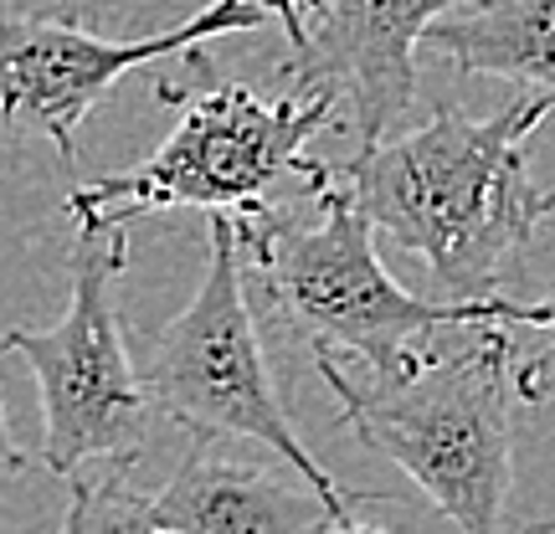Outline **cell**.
Returning a JSON list of instances; mask_svg holds the SVG:
<instances>
[{"instance_id":"9c48e42d","label":"cell","mask_w":555,"mask_h":534,"mask_svg":"<svg viewBox=\"0 0 555 534\" xmlns=\"http://www.w3.org/2000/svg\"><path fill=\"white\" fill-rule=\"evenodd\" d=\"M453 5L463 0H314L283 78L294 93L335 99V129L376 144L406 119L416 99V47Z\"/></svg>"},{"instance_id":"3957f363","label":"cell","mask_w":555,"mask_h":534,"mask_svg":"<svg viewBox=\"0 0 555 534\" xmlns=\"http://www.w3.org/2000/svg\"><path fill=\"white\" fill-rule=\"evenodd\" d=\"M515 324L474 318L448 324L386 370L350 360H314L339 401V421L397 463L448 524L494 534L515 494Z\"/></svg>"},{"instance_id":"6da1fadb","label":"cell","mask_w":555,"mask_h":534,"mask_svg":"<svg viewBox=\"0 0 555 534\" xmlns=\"http://www.w3.org/2000/svg\"><path fill=\"white\" fill-rule=\"evenodd\" d=\"M555 123V99L525 93L489 119L437 108L406 134L360 144L335 165L380 237L427 262L448 298H499L519 277L555 191L525 170V144Z\"/></svg>"},{"instance_id":"4fadbf2b","label":"cell","mask_w":555,"mask_h":534,"mask_svg":"<svg viewBox=\"0 0 555 534\" xmlns=\"http://www.w3.org/2000/svg\"><path fill=\"white\" fill-rule=\"evenodd\" d=\"M253 5H262L268 16L283 26V37H288V47H298L304 41V31H309V11H314V0H253Z\"/></svg>"},{"instance_id":"7c38bea8","label":"cell","mask_w":555,"mask_h":534,"mask_svg":"<svg viewBox=\"0 0 555 534\" xmlns=\"http://www.w3.org/2000/svg\"><path fill=\"white\" fill-rule=\"evenodd\" d=\"M0 355H5V344H0ZM37 463V453L31 447H21L16 432H11V421H5V396H0V483H11V478H21L26 468Z\"/></svg>"},{"instance_id":"ba28073f","label":"cell","mask_w":555,"mask_h":534,"mask_svg":"<svg viewBox=\"0 0 555 534\" xmlns=\"http://www.w3.org/2000/svg\"><path fill=\"white\" fill-rule=\"evenodd\" d=\"M129 463H108L103 473H78L73 504L62 515L67 534H330L345 519L283 468L227 457L221 437H191L176 473L159 489L139 494ZM350 534V530H345Z\"/></svg>"},{"instance_id":"277c9868","label":"cell","mask_w":555,"mask_h":534,"mask_svg":"<svg viewBox=\"0 0 555 534\" xmlns=\"http://www.w3.org/2000/svg\"><path fill=\"white\" fill-rule=\"evenodd\" d=\"M206 232H211V252H206L196 298L150 339V360H144L150 406L165 421H176L185 437L253 442L262 453H273L345 519V530H365L360 498L371 494H350L345 483H335L283 412L268 344H262L247 277H242L237 226L227 211H211Z\"/></svg>"},{"instance_id":"52a82bcc","label":"cell","mask_w":555,"mask_h":534,"mask_svg":"<svg viewBox=\"0 0 555 534\" xmlns=\"http://www.w3.org/2000/svg\"><path fill=\"white\" fill-rule=\"evenodd\" d=\"M268 11L253 0H211L206 11L170 31L108 41L82 26L78 11H21L0 21V129L52 139L62 165L78 155V129L108 99V88L176 52H201L206 41L258 31Z\"/></svg>"},{"instance_id":"8fae6325","label":"cell","mask_w":555,"mask_h":534,"mask_svg":"<svg viewBox=\"0 0 555 534\" xmlns=\"http://www.w3.org/2000/svg\"><path fill=\"white\" fill-rule=\"evenodd\" d=\"M535 329L540 339L515 355V396L525 406H555V298H545V318Z\"/></svg>"},{"instance_id":"7a4b0ae2","label":"cell","mask_w":555,"mask_h":534,"mask_svg":"<svg viewBox=\"0 0 555 534\" xmlns=\"http://www.w3.org/2000/svg\"><path fill=\"white\" fill-rule=\"evenodd\" d=\"M314 217L262 211L232 217L237 258L247 277V298L278 324V339L304 344L314 360L335 355L365 370H386L427 344L448 324L504 318L515 329H535L545 303L499 298H416L386 273L376 252V226L360 211L356 191L339 180L335 165L309 159L304 170Z\"/></svg>"},{"instance_id":"30bf717a","label":"cell","mask_w":555,"mask_h":534,"mask_svg":"<svg viewBox=\"0 0 555 534\" xmlns=\"http://www.w3.org/2000/svg\"><path fill=\"white\" fill-rule=\"evenodd\" d=\"M422 41L463 78H499L519 93L555 99V0H463Z\"/></svg>"},{"instance_id":"8992f818","label":"cell","mask_w":555,"mask_h":534,"mask_svg":"<svg viewBox=\"0 0 555 534\" xmlns=\"http://www.w3.org/2000/svg\"><path fill=\"white\" fill-rule=\"evenodd\" d=\"M159 99L185 103L180 123L150 159L124 175H99L67 191L73 221H139L155 211H227L247 217L268 206L283 175L309 170V139L335 129V99L324 93H283L258 99L247 82L221 78L196 88H159Z\"/></svg>"},{"instance_id":"5b68a950","label":"cell","mask_w":555,"mask_h":534,"mask_svg":"<svg viewBox=\"0 0 555 534\" xmlns=\"http://www.w3.org/2000/svg\"><path fill=\"white\" fill-rule=\"evenodd\" d=\"M129 268L124 221H73V294L52 329L11 324L0 344L21 355L41 391V447L37 463L57 478H78L88 463H129L150 447L155 406L144 370L129 360L124 318L114 309V283Z\"/></svg>"}]
</instances>
